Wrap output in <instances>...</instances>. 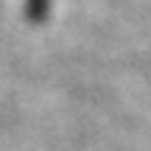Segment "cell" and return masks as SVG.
<instances>
[{
	"mask_svg": "<svg viewBox=\"0 0 151 151\" xmlns=\"http://www.w3.org/2000/svg\"><path fill=\"white\" fill-rule=\"evenodd\" d=\"M48 11H50V0H25V14L31 17L37 25L48 17Z\"/></svg>",
	"mask_w": 151,
	"mask_h": 151,
	"instance_id": "obj_1",
	"label": "cell"
}]
</instances>
